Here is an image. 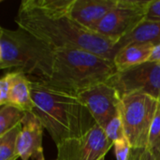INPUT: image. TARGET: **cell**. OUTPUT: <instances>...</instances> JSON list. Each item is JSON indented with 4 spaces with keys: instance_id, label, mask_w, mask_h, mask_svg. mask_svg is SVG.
<instances>
[{
    "instance_id": "1",
    "label": "cell",
    "mask_w": 160,
    "mask_h": 160,
    "mask_svg": "<svg viewBox=\"0 0 160 160\" xmlns=\"http://www.w3.org/2000/svg\"><path fill=\"white\" fill-rule=\"evenodd\" d=\"M117 71L113 60L83 50L48 46L45 68L38 78L51 88L77 97L94 85L107 82Z\"/></svg>"
},
{
    "instance_id": "2",
    "label": "cell",
    "mask_w": 160,
    "mask_h": 160,
    "mask_svg": "<svg viewBox=\"0 0 160 160\" xmlns=\"http://www.w3.org/2000/svg\"><path fill=\"white\" fill-rule=\"evenodd\" d=\"M29 78L35 105L33 112L56 146L83 136L97 125L88 109L77 97L51 88L36 76Z\"/></svg>"
},
{
    "instance_id": "3",
    "label": "cell",
    "mask_w": 160,
    "mask_h": 160,
    "mask_svg": "<svg viewBox=\"0 0 160 160\" xmlns=\"http://www.w3.org/2000/svg\"><path fill=\"white\" fill-rule=\"evenodd\" d=\"M15 22L52 48L83 50L111 60L115 55L114 41L85 29L68 15L45 16L18 10Z\"/></svg>"
},
{
    "instance_id": "4",
    "label": "cell",
    "mask_w": 160,
    "mask_h": 160,
    "mask_svg": "<svg viewBox=\"0 0 160 160\" xmlns=\"http://www.w3.org/2000/svg\"><path fill=\"white\" fill-rule=\"evenodd\" d=\"M158 106V99L144 94H132L122 98L120 112L126 136L133 149L148 147Z\"/></svg>"
},
{
    "instance_id": "5",
    "label": "cell",
    "mask_w": 160,
    "mask_h": 160,
    "mask_svg": "<svg viewBox=\"0 0 160 160\" xmlns=\"http://www.w3.org/2000/svg\"><path fill=\"white\" fill-rule=\"evenodd\" d=\"M151 0H117L116 6L96 27L95 33L117 43L146 17Z\"/></svg>"
},
{
    "instance_id": "6",
    "label": "cell",
    "mask_w": 160,
    "mask_h": 160,
    "mask_svg": "<svg viewBox=\"0 0 160 160\" xmlns=\"http://www.w3.org/2000/svg\"><path fill=\"white\" fill-rule=\"evenodd\" d=\"M121 98L132 94H144L157 99L160 98V62L144 64L117 71L108 82Z\"/></svg>"
},
{
    "instance_id": "7",
    "label": "cell",
    "mask_w": 160,
    "mask_h": 160,
    "mask_svg": "<svg viewBox=\"0 0 160 160\" xmlns=\"http://www.w3.org/2000/svg\"><path fill=\"white\" fill-rule=\"evenodd\" d=\"M113 144L98 124L80 138L57 145V160H99Z\"/></svg>"
},
{
    "instance_id": "8",
    "label": "cell",
    "mask_w": 160,
    "mask_h": 160,
    "mask_svg": "<svg viewBox=\"0 0 160 160\" xmlns=\"http://www.w3.org/2000/svg\"><path fill=\"white\" fill-rule=\"evenodd\" d=\"M77 98L88 109L96 123L104 128L120 114L122 98L117 90L108 82H101L80 93Z\"/></svg>"
},
{
    "instance_id": "9",
    "label": "cell",
    "mask_w": 160,
    "mask_h": 160,
    "mask_svg": "<svg viewBox=\"0 0 160 160\" xmlns=\"http://www.w3.org/2000/svg\"><path fill=\"white\" fill-rule=\"evenodd\" d=\"M0 68L14 69L28 76L37 74L36 65L21 38L18 28H0Z\"/></svg>"
},
{
    "instance_id": "10",
    "label": "cell",
    "mask_w": 160,
    "mask_h": 160,
    "mask_svg": "<svg viewBox=\"0 0 160 160\" xmlns=\"http://www.w3.org/2000/svg\"><path fill=\"white\" fill-rule=\"evenodd\" d=\"M44 127L33 112H27L22 121L18 138V153L22 160H45L42 138Z\"/></svg>"
},
{
    "instance_id": "11",
    "label": "cell",
    "mask_w": 160,
    "mask_h": 160,
    "mask_svg": "<svg viewBox=\"0 0 160 160\" xmlns=\"http://www.w3.org/2000/svg\"><path fill=\"white\" fill-rule=\"evenodd\" d=\"M116 4L117 0H73L68 16L81 26L94 32Z\"/></svg>"
},
{
    "instance_id": "12",
    "label": "cell",
    "mask_w": 160,
    "mask_h": 160,
    "mask_svg": "<svg viewBox=\"0 0 160 160\" xmlns=\"http://www.w3.org/2000/svg\"><path fill=\"white\" fill-rule=\"evenodd\" d=\"M8 73L10 78L8 104L24 112H33L35 105L32 99L29 76L21 71H10Z\"/></svg>"
},
{
    "instance_id": "13",
    "label": "cell",
    "mask_w": 160,
    "mask_h": 160,
    "mask_svg": "<svg viewBox=\"0 0 160 160\" xmlns=\"http://www.w3.org/2000/svg\"><path fill=\"white\" fill-rule=\"evenodd\" d=\"M132 44H160V22L144 20L133 31L115 44V53L122 48Z\"/></svg>"
},
{
    "instance_id": "14",
    "label": "cell",
    "mask_w": 160,
    "mask_h": 160,
    "mask_svg": "<svg viewBox=\"0 0 160 160\" xmlns=\"http://www.w3.org/2000/svg\"><path fill=\"white\" fill-rule=\"evenodd\" d=\"M155 46L151 44H132L120 49L113 57L118 71H122L149 62Z\"/></svg>"
},
{
    "instance_id": "15",
    "label": "cell",
    "mask_w": 160,
    "mask_h": 160,
    "mask_svg": "<svg viewBox=\"0 0 160 160\" xmlns=\"http://www.w3.org/2000/svg\"><path fill=\"white\" fill-rule=\"evenodd\" d=\"M22 130V123L0 136V160H17L18 138Z\"/></svg>"
},
{
    "instance_id": "16",
    "label": "cell",
    "mask_w": 160,
    "mask_h": 160,
    "mask_svg": "<svg viewBox=\"0 0 160 160\" xmlns=\"http://www.w3.org/2000/svg\"><path fill=\"white\" fill-rule=\"evenodd\" d=\"M27 112L22 109L7 104L1 106L0 109V136L14 128L22 123Z\"/></svg>"
},
{
    "instance_id": "17",
    "label": "cell",
    "mask_w": 160,
    "mask_h": 160,
    "mask_svg": "<svg viewBox=\"0 0 160 160\" xmlns=\"http://www.w3.org/2000/svg\"><path fill=\"white\" fill-rule=\"evenodd\" d=\"M103 130H104L107 138L112 144L122 139L127 138L121 112H120V114L115 116L113 119H112L108 123V125L103 128Z\"/></svg>"
},
{
    "instance_id": "18",
    "label": "cell",
    "mask_w": 160,
    "mask_h": 160,
    "mask_svg": "<svg viewBox=\"0 0 160 160\" xmlns=\"http://www.w3.org/2000/svg\"><path fill=\"white\" fill-rule=\"evenodd\" d=\"M153 155L157 158V159L160 160V111L159 106L155 117L150 135L148 140V147H147Z\"/></svg>"
},
{
    "instance_id": "19",
    "label": "cell",
    "mask_w": 160,
    "mask_h": 160,
    "mask_svg": "<svg viewBox=\"0 0 160 160\" xmlns=\"http://www.w3.org/2000/svg\"><path fill=\"white\" fill-rule=\"evenodd\" d=\"M116 160H130L132 146L128 138L122 139L113 143Z\"/></svg>"
},
{
    "instance_id": "20",
    "label": "cell",
    "mask_w": 160,
    "mask_h": 160,
    "mask_svg": "<svg viewBox=\"0 0 160 160\" xmlns=\"http://www.w3.org/2000/svg\"><path fill=\"white\" fill-rule=\"evenodd\" d=\"M9 89H10V78H9V73L8 72L0 80V105L1 106L8 104Z\"/></svg>"
},
{
    "instance_id": "21",
    "label": "cell",
    "mask_w": 160,
    "mask_h": 160,
    "mask_svg": "<svg viewBox=\"0 0 160 160\" xmlns=\"http://www.w3.org/2000/svg\"><path fill=\"white\" fill-rule=\"evenodd\" d=\"M145 20L160 22V0H151L150 1Z\"/></svg>"
},
{
    "instance_id": "22",
    "label": "cell",
    "mask_w": 160,
    "mask_h": 160,
    "mask_svg": "<svg viewBox=\"0 0 160 160\" xmlns=\"http://www.w3.org/2000/svg\"><path fill=\"white\" fill-rule=\"evenodd\" d=\"M130 160H158L157 158L153 155V153L148 148L142 149H133Z\"/></svg>"
},
{
    "instance_id": "23",
    "label": "cell",
    "mask_w": 160,
    "mask_h": 160,
    "mask_svg": "<svg viewBox=\"0 0 160 160\" xmlns=\"http://www.w3.org/2000/svg\"><path fill=\"white\" fill-rule=\"evenodd\" d=\"M149 61L150 62H160V44L155 47L154 52H153L152 56Z\"/></svg>"
},
{
    "instance_id": "24",
    "label": "cell",
    "mask_w": 160,
    "mask_h": 160,
    "mask_svg": "<svg viewBox=\"0 0 160 160\" xmlns=\"http://www.w3.org/2000/svg\"><path fill=\"white\" fill-rule=\"evenodd\" d=\"M158 102H159V111H160V98H159V99H158Z\"/></svg>"
},
{
    "instance_id": "25",
    "label": "cell",
    "mask_w": 160,
    "mask_h": 160,
    "mask_svg": "<svg viewBox=\"0 0 160 160\" xmlns=\"http://www.w3.org/2000/svg\"><path fill=\"white\" fill-rule=\"evenodd\" d=\"M99 160H105V158H101V159H99Z\"/></svg>"
},
{
    "instance_id": "26",
    "label": "cell",
    "mask_w": 160,
    "mask_h": 160,
    "mask_svg": "<svg viewBox=\"0 0 160 160\" xmlns=\"http://www.w3.org/2000/svg\"><path fill=\"white\" fill-rule=\"evenodd\" d=\"M55 160H57V159H55Z\"/></svg>"
}]
</instances>
